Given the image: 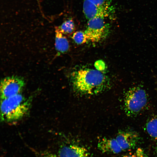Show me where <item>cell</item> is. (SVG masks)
<instances>
[{
	"label": "cell",
	"mask_w": 157,
	"mask_h": 157,
	"mask_svg": "<svg viewBox=\"0 0 157 157\" xmlns=\"http://www.w3.org/2000/svg\"><path fill=\"white\" fill-rule=\"evenodd\" d=\"M148 96L145 90L140 85L131 88L124 99V110L129 117L135 116L145 108L148 103Z\"/></svg>",
	"instance_id": "obj_3"
},
{
	"label": "cell",
	"mask_w": 157,
	"mask_h": 157,
	"mask_svg": "<svg viewBox=\"0 0 157 157\" xmlns=\"http://www.w3.org/2000/svg\"><path fill=\"white\" fill-rule=\"evenodd\" d=\"M30 97L21 93L1 99L0 118L3 122H11L18 121L26 115L31 103Z\"/></svg>",
	"instance_id": "obj_2"
},
{
	"label": "cell",
	"mask_w": 157,
	"mask_h": 157,
	"mask_svg": "<svg viewBox=\"0 0 157 157\" xmlns=\"http://www.w3.org/2000/svg\"><path fill=\"white\" fill-rule=\"evenodd\" d=\"M72 38L77 44H81L85 43L88 40L85 32L78 31L74 33Z\"/></svg>",
	"instance_id": "obj_13"
},
{
	"label": "cell",
	"mask_w": 157,
	"mask_h": 157,
	"mask_svg": "<svg viewBox=\"0 0 157 157\" xmlns=\"http://www.w3.org/2000/svg\"><path fill=\"white\" fill-rule=\"evenodd\" d=\"M40 157H60L58 155L49 152H45L41 154Z\"/></svg>",
	"instance_id": "obj_17"
},
{
	"label": "cell",
	"mask_w": 157,
	"mask_h": 157,
	"mask_svg": "<svg viewBox=\"0 0 157 157\" xmlns=\"http://www.w3.org/2000/svg\"><path fill=\"white\" fill-rule=\"evenodd\" d=\"M83 10L88 20L95 18H108L114 19L115 11L112 5L106 6L95 4L88 0H84Z\"/></svg>",
	"instance_id": "obj_6"
},
{
	"label": "cell",
	"mask_w": 157,
	"mask_h": 157,
	"mask_svg": "<svg viewBox=\"0 0 157 157\" xmlns=\"http://www.w3.org/2000/svg\"><path fill=\"white\" fill-rule=\"evenodd\" d=\"M98 149L103 153L117 154L122 150L116 139L104 138L99 142Z\"/></svg>",
	"instance_id": "obj_9"
},
{
	"label": "cell",
	"mask_w": 157,
	"mask_h": 157,
	"mask_svg": "<svg viewBox=\"0 0 157 157\" xmlns=\"http://www.w3.org/2000/svg\"><path fill=\"white\" fill-rule=\"evenodd\" d=\"M72 78L74 88L85 94L99 93L105 90L109 83L108 78L101 71L87 68L74 72Z\"/></svg>",
	"instance_id": "obj_1"
},
{
	"label": "cell",
	"mask_w": 157,
	"mask_h": 157,
	"mask_svg": "<svg viewBox=\"0 0 157 157\" xmlns=\"http://www.w3.org/2000/svg\"><path fill=\"white\" fill-rule=\"evenodd\" d=\"M115 139L122 151H128L135 148L140 138L136 132L128 130L119 132Z\"/></svg>",
	"instance_id": "obj_7"
},
{
	"label": "cell",
	"mask_w": 157,
	"mask_h": 157,
	"mask_svg": "<svg viewBox=\"0 0 157 157\" xmlns=\"http://www.w3.org/2000/svg\"><path fill=\"white\" fill-rule=\"evenodd\" d=\"M121 157H147V156L143 149L138 148L135 151L124 155Z\"/></svg>",
	"instance_id": "obj_14"
},
{
	"label": "cell",
	"mask_w": 157,
	"mask_h": 157,
	"mask_svg": "<svg viewBox=\"0 0 157 157\" xmlns=\"http://www.w3.org/2000/svg\"><path fill=\"white\" fill-rule=\"evenodd\" d=\"M97 66L96 67H98L97 69L101 71V70H103L104 68L105 65L102 61H97L96 63L95 66Z\"/></svg>",
	"instance_id": "obj_16"
},
{
	"label": "cell",
	"mask_w": 157,
	"mask_h": 157,
	"mask_svg": "<svg viewBox=\"0 0 157 157\" xmlns=\"http://www.w3.org/2000/svg\"><path fill=\"white\" fill-rule=\"evenodd\" d=\"M25 85L23 78L13 76L5 77L1 81V99L10 97L21 93Z\"/></svg>",
	"instance_id": "obj_5"
},
{
	"label": "cell",
	"mask_w": 157,
	"mask_h": 157,
	"mask_svg": "<svg viewBox=\"0 0 157 157\" xmlns=\"http://www.w3.org/2000/svg\"><path fill=\"white\" fill-rule=\"evenodd\" d=\"M155 153L156 157H157V144L155 149Z\"/></svg>",
	"instance_id": "obj_18"
},
{
	"label": "cell",
	"mask_w": 157,
	"mask_h": 157,
	"mask_svg": "<svg viewBox=\"0 0 157 157\" xmlns=\"http://www.w3.org/2000/svg\"><path fill=\"white\" fill-rule=\"evenodd\" d=\"M93 3L98 5L103 6H112V0H88Z\"/></svg>",
	"instance_id": "obj_15"
},
{
	"label": "cell",
	"mask_w": 157,
	"mask_h": 157,
	"mask_svg": "<svg viewBox=\"0 0 157 157\" xmlns=\"http://www.w3.org/2000/svg\"><path fill=\"white\" fill-rule=\"evenodd\" d=\"M104 19L103 18H95L88 20L85 31L88 40L98 42L107 37L109 27Z\"/></svg>",
	"instance_id": "obj_4"
},
{
	"label": "cell",
	"mask_w": 157,
	"mask_h": 157,
	"mask_svg": "<svg viewBox=\"0 0 157 157\" xmlns=\"http://www.w3.org/2000/svg\"><path fill=\"white\" fill-rule=\"evenodd\" d=\"M58 155L60 157H89L86 149L76 145L62 147L59 150Z\"/></svg>",
	"instance_id": "obj_8"
},
{
	"label": "cell",
	"mask_w": 157,
	"mask_h": 157,
	"mask_svg": "<svg viewBox=\"0 0 157 157\" xmlns=\"http://www.w3.org/2000/svg\"><path fill=\"white\" fill-rule=\"evenodd\" d=\"M145 128L149 136L157 140V116L149 119L146 124Z\"/></svg>",
	"instance_id": "obj_11"
},
{
	"label": "cell",
	"mask_w": 157,
	"mask_h": 157,
	"mask_svg": "<svg viewBox=\"0 0 157 157\" xmlns=\"http://www.w3.org/2000/svg\"><path fill=\"white\" fill-rule=\"evenodd\" d=\"M55 47L58 54L67 52L69 47L67 38L58 27L55 30Z\"/></svg>",
	"instance_id": "obj_10"
},
{
	"label": "cell",
	"mask_w": 157,
	"mask_h": 157,
	"mask_svg": "<svg viewBox=\"0 0 157 157\" xmlns=\"http://www.w3.org/2000/svg\"><path fill=\"white\" fill-rule=\"evenodd\" d=\"M58 28L63 34L69 35L74 32L75 26L73 21L72 19H69L64 22Z\"/></svg>",
	"instance_id": "obj_12"
}]
</instances>
